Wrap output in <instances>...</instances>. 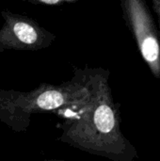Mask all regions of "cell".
<instances>
[{"label":"cell","instance_id":"6da1fadb","mask_svg":"<svg viewBox=\"0 0 160 161\" xmlns=\"http://www.w3.org/2000/svg\"><path fill=\"white\" fill-rule=\"evenodd\" d=\"M90 83V95L75 108L78 112L71 118L61 141L92 155L132 161L137 152L122 133L120 112L111 94L108 73L93 71Z\"/></svg>","mask_w":160,"mask_h":161},{"label":"cell","instance_id":"7a4b0ae2","mask_svg":"<svg viewBox=\"0 0 160 161\" xmlns=\"http://www.w3.org/2000/svg\"><path fill=\"white\" fill-rule=\"evenodd\" d=\"M91 92L90 75L59 86L41 85L30 92L14 94L6 103L8 110L25 116L59 108H74L83 104Z\"/></svg>","mask_w":160,"mask_h":161},{"label":"cell","instance_id":"3957f363","mask_svg":"<svg viewBox=\"0 0 160 161\" xmlns=\"http://www.w3.org/2000/svg\"><path fill=\"white\" fill-rule=\"evenodd\" d=\"M124 18L140 53L156 78H160L159 32L145 0H121Z\"/></svg>","mask_w":160,"mask_h":161},{"label":"cell","instance_id":"277c9868","mask_svg":"<svg viewBox=\"0 0 160 161\" xmlns=\"http://www.w3.org/2000/svg\"><path fill=\"white\" fill-rule=\"evenodd\" d=\"M5 20L0 29V49L34 51L48 47L55 36L42 28L33 19L2 11Z\"/></svg>","mask_w":160,"mask_h":161},{"label":"cell","instance_id":"5b68a950","mask_svg":"<svg viewBox=\"0 0 160 161\" xmlns=\"http://www.w3.org/2000/svg\"><path fill=\"white\" fill-rule=\"evenodd\" d=\"M31 3H36V4H45V5H58L64 2H74L76 0H26Z\"/></svg>","mask_w":160,"mask_h":161},{"label":"cell","instance_id":"8992f818","mask_svg":"<svg viewBox=\"0 0 160 161\" xmlns=\"http://www.w3.org/2000/svg\"><path fill=\"white\" fill-rule=\"evenodd\" d=\"M153 2V8L157 16V20H158V26H159V33H160V0H152Z\"/></svg>","mask_w":160,"mask_h":161}]
</instances>
